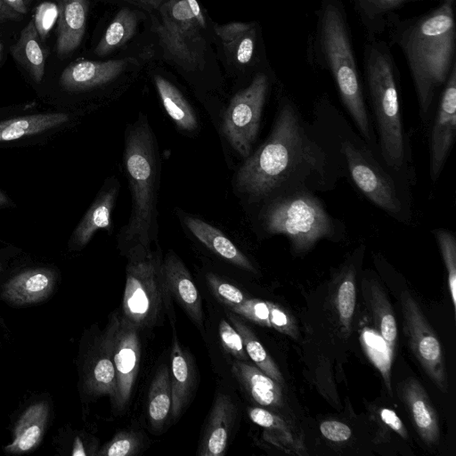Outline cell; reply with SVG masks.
I'll return each instance as SVG.
<instances>
[{
  "label": "cell",
  "instance_id": "6da1fadb",
  "mask_svg": "<svg viewBox=\"0 0 456 456\" xmlns=\"http://www.w3.org/2000/svg\"><path fill=\"white\" fill-rule=\"evenodd\" d=\"M455 0H440L430 11L403 19H388L386 34L407 62L419 108L426 113L456 65Z\"/></svg>",
  "mask_w": 456,
  "mask_h": 456
},
{
  "label": "cell",
  "instance_id": "7a4b0ae2",
  "mask_svg": "<svg viewBox=\"0 0 456 456\" xmlns=\"http://www.w3.org/2000/svg\"><path fill=\"white\" fill-rule=\"evenodd\" d=\"M305 61L313 69L330 75L343 104L369 140L370 124L344 0H319L306 40Z\"/></svg>",
  "mask_w": 456,
  "mask_h": 456
},
{
  "label": "cell",
  "instance_id": "3957f363",
  "mask_svg": "<svg viewBox=\"0 0 456 456\" xmlns=\"http://www.w3.org/2000/svg\"><path fill=\"white\" fill-rule=\"evenodd\" d=\"M292 102L284 99L267 140L239 169V190L262 198L281 187L301 167L316 163L312 147Z\"/></svg>",
  "mask_w": 456,
  "mask_h": 456
},
{
  "label": "cell",
  "instance_id": "277c9868",
  "mask_svg": "<svg viewBox=\"0 0 456 456\" xmlns=\"http://www.w3.org/2000/svg\"><path fill=\"white\" fill-rule=\"evenodd\" d=\"M123 162L132 199L131 215L119 236L126 253L135 245L151 248L158 239L159 161L154 134L143 115L126 132Z\"/></svg>",
  "mask_w": 456,
  "mask_h": 456
},
{
  "label": "cell",
  "instance_id": "5b68a950",
  "mask_svg": "<svg viewBox=\"0 0 456 456\" xmlns=\"http://www.w3.org/2000/svg\"><path fill=\"white\" fill-rule=\"evenodd\" d=\"M362 64L383 157L391 167L398 170L404 160V140L399 101V69L390 44L381 37H365Z\"/></svg>",
  "mask_w": 456,
  "mask_h": 456
},
{
  "label": "cell",
  "instance_id": "8992f818",
  "mask_svg": "<svg viewBox=\"0 0 456 456\" xmlns=\"http://www.w3.org/2000/svg\"><path fill=\"white\" fill-rule=\"evenodd\" d=\"M126 281L122 317L138 330L155 325L171 307L163 260L151 248L135 245L125 253Z\"/></svg>",
  "mask_w": 456,
  "mask_h": 456
},
{
  "label": "cell",
  "instance_id": "52a82bcc",
  "mask_svg": "<svg viewBox=\"0 0 456 456\" xmlns=\"http://www.w3.org/2000/svg\"><path fill=\"white\" fill-rule=\"evenodd\" d=\"M263 219L268 232L285 235L297 252L308 250L333 232L332 221L321 202L306 192L273 200Z\"/></svg>",
  "mask_w": 456,
  "mask_h": 456
},
{
  "label": "cell",
  "instance_id": "ba28073f",
  "mask_svg": "<svg viewBox=\"0 0 456 456\" xmlns=\"http://www.w3.org/2000/svg\"><path fill=\"white\" fill-rule=\"evenodd\" d=\"M365 312L360 322V339L364 352L379 370L391 394V366L397 341V325L391 305L375 281L364 284Z\"/></svg>",
  "mask_w": 456,
  "mask_h": 456
},
{
  "label": "cell",
  "instance_id": "9c48e42d",
  "mask_svg": "<svg viewBox=\"0 0 456 456\" xmlns=\"http://www.w3.org/2000/svg\"><path fill=\"white\" fill-rule=\"evenodd\" d=\"M154 30L166 55L187 69L200 60L203 27L187 0H167L157 10Z\"/></svg>",
  "mask_w": 456,
  "mask_h": 456
},
{
  "label": "cell",
  "instance_id": "30bf717a",
  "mask_svg": "<svg viewBox=\"0 0 456 456\" xmlns=\"http://www.w3.org/2000/svg\"><path fill=\"white\" fill-rule=\"evenodd\" d=\"M269 86V76L257 72L250 84L232 97L224 115L223 132L242 157L249 155L256 141Z\"/></svg>",
  "mask_w": 456,
  "mask_h": 456
},
{
  "label": "cell",
  "instance_id": "8fae6325",
  "mask_svg": "<svg viewBox=\"0 0 456 456\" xmlns=\"http://www.w3.org/2000/svg\"><path fill=\"white\" fill-rule=\"evenodd\" d=\"M403 330L411 349L433 383L443 392L447 379L441 344L414 298L407 292L401 297Z\"/></svg>",
  "mask_w": 456,
  "mask_h": 456
},
{
  "label": "cell",
  "instance_id": "7c38bea8",
  "mask_svg": "<svg viewBox=\"0 0 456 456\" xmlns=\"http://www.w3.org/2000/svg\"><path fill=\"white\" fill-rule=\"evenodd\" d=\"M343 152L351 177L360 191L383 210L399 213L402 205L390 177L351 142L344 144Z\"/></svg>",
  "mask_w": 456,
  "mask_h": 456
},
{
  "label": "cell",
  "instance_id": "4fadbf2b",
  "mask_svg": "<svg viewBox=\"0 0 456 456\" xmlns=\"http://www.w3.org/2000/svg\"><path fill=\"white\" fill-rule=\"evenodd\" d=\"M120 315L112 314L91 350L85 367V390L93 395H108L113 402L116 394L114 348Z\"/></svg>",
  "mask_w": 456,
  "mask_h": 456
},
{
  "label": "cell",
  "instance_id": "5bb4252c",
  "mask_svg": "<svg viewBox=\"0 0 456 456\" xmlns=\"http://www.w3.org/2000/svg\"><path fill=\"white\" fill-rule=\"evenodd\" d=\"M138 330L120 316L114 348L116 394L112 403L117 410H122L127 404L138 374L141 358Z\"/></svg>",
  "mask_w": 456,
  "mask_h": 456
},
{
  "label": "cell",
  "instance_id": "9a60e30c",
  "mask_svg": "<svg viewBox=\"0 0 456 456\" xmlns=\"http://www.w3.org/2000/svg\"><path fill=\"white\" fill-rule=\"evenodd\" d=\"M442 89L430 137V175L433 181L440 175L456 134V65Z\"/></svg>",
  "mask_w": 456,
  "mask_h": 456
},
{
  "label": "cell",
  "instance_id": "2e32d148",
  "mask_svg": "<svg viewBox=\"0 0 456 456\" xmlns=\"http://www.w3.org/2000/svg\"><path fill=\"white\" fill-rule=\"evenodd\" d=\"M132 61L130 58L106 61H77L65 68L60 82L68 91H81L102 86L120 75Z\"/></svg>",
  "mask_w": 456,
  "mask_h": 456
},
{
  "label": "cell",
  "instance_id": "e0dca14e",
  "mask_svg": "<svg viewBox=\"0 0 456 456\" xmlns=\"http://www.w3.org/2000/svg\"><path fill=\"white\" fill-rule=\"evenodd\" d=\"M163 271L171 296L179 302L192 321L202 328L204 314L201 297L182 260L175 253H168L163 259Z\"/></svg>",
  "mask_w": 456,
  "mask_h": 456
},
{
  "label": "cell",
  "instance_id": "ac0fdd59",
  "mask_svg": "<svg viewBox=\"0 0 456 456\" xmlns=\"http://www.w3.org/2000/svg\"><path fill=\"white\" fill-rule=\"evenodd\" d=\"M235 413V406L230 396L219 394L213 404L208 422L200 441L199 455H224Z\"/></svg>",
  "mask_w": 456,
  "mask_h": 456
},
{
  "label": "cell",
  "instance_id": "d6986e66",
  "mask_svg": "<svg viewBox=\"0 0 456 456\" xmlns=\"http://www.w3.org/2000/svg\"><path fill=\"white\" fill-rule=\"evenodd\" d=\"M55 274L49 269L24 271L13 276L4 286L3 297L15 305H28L45 299L53 291Z\"/></svg>",
  "mask_w": 456,
  "mask_h": 456
},
{
  "label": "cell",
  "instance_id": "ffe728a7",
  "mask_svg": "<svg viewBox=\"0 0 456 456\" xmlns=\"http://www.w3.org/2000/svg\"><path fill=\"white\" fill-rule=\"evenodd\" d=\"M401 395L422 440L429 445L437 444V416L421 384L414 379L405 380L401 386Z\"/></svg>",
  "mask_w": 456,
  "mask_h": 456
},
{
  "label": "cell",
  "instance_id": "44dd1931",
  "mask_svg": "<svg viewBox=\"0 0 456 456\" xmlns=\"http://www.w3.org/2000/svg\"><path fill=\"white\" fill-rule=\"evenodd\" d=\"M56 53L66 56L80 45L86 26L87 0H59Z\"/></svg>",
  "mask_w": 456,
  "mask_h": 456
},
{
  "label": "cell",
  "instance_id": "7402d4cb",
  "mask_svg": "<svg viewBox=\"0 0 456 456\" xmlns=\"http://www.w3.org/2000/svg\"><path fill=\"white\" fill-rule=\"evenodd\" d=\"M119 185L114 181L102 190L73 233V242L79 248L86 246L99 229L110 230L111 212Z\"/></svg>",
  "mask_w": 456,
  "mask_h": 456
},
{
  "label": "cell",
  "instance_id": "603a6c76",
  "mask_svg": "<svg viewBox=\"0 0 456 456\" xmlns=\"http://www.w3.org/2000/svg\"><path fill=\"white\" fill-rule=\"evenodd\" d=\"M214 30L237 63L248 65L255 61L259 37L256 22L216 24Z\"/></svg>",
  "mask_w": 456,
  "mask_h": 456
},
{
  "label": "cell",
  "instance_id": "cb8c5ba5",
  "mask_svg": "<svg viewBox=\"0 0 456 456\" xmlns=\"http://www.w3.org/2000/svg\"><path fill=\"white\" fill-rule=\"evenodd\" d=\"M232 372L252 399L262 406L278 407L282 404L281 386L258 367L235 361Z\"/></svg>",
  "mask_w": 456,
  "mask_h": 456
},
{
  "label": "cell",
  "instance_id": "d4e9b609",
  "mask_svg": "<svg viewBox=\"0 0 456 456\" xmlns=\"http://www.w3.org/2000/svg\"><path fill=\"white\" fill-rule=\"evenodd\" d=\"M440 0H351L353 8L365 31V37H381L388 19L405 5Z\"/></svg>",
  "mask_w": 456,
  "mask_h": 456
},
{
  "label": "cell",
  "instance_id": "484cf974",
  "mask_svg": "<svg viewBox=\"0 0 456 456\" xmlns=\"http://www.w3.org/2000/svg\"><path fill=\"white\" fill-rule=\"evenodd\" d=\"M184 223L190 232L211 251L240 268L256 272L248 258L220 230L197 217L187 216Z\"/></svg>",
  "mask_w": 456,
  "mask_h": 456
},
{
  "label": "cell",
  "instance_id": "4316f807",
  "mask_svg": "<svg viewBox=\"0 0 456 456\" xmlns=\"http://www.w3.org/2000/svg\"><path fill=\"white\" fill-rule=\"evenodd\" d=\"M49 414L48 404L38 402L30 405L19 419L14 429V437L4 447L8 453H24L40 443Z\"/></svg>",
  "mask_w": 456,
  "mask_h": 456
},
{
  "label": "cell",
  "instance_id": "83f0119b",
  "mask_svg": "<svg viewBox=\"0 0 456 456\" xmlns=\"http://www.w3.org/2000/svg\"><path fill=\"white\" fill-rule=\"evenodd\" d=\"M171 388L172 405L170 413L177 417L188 402L192 387L191 362L188 354L179 344L176 336L173 337L171 349Z\"/></svg>",
  "mask_w": 456,
  "mask_h": 456
},
{
  "label": "cell",
  "instance_id": "f1b7e54d",
  "mask_svg": "<svg viewBox=\"0 0 456 456\" xmlns=\"http://www.w3.org/2000/svg\"><path fill=\"white\" fill-rule=\"evenodd\" d=\"M40 40L34 21L31 20L23 28L11 50L13 59L37 83L42 81L45 67V56Z\"/></svg>",
  "mask_w": 456,
  "mask_h": 456
},
{
  "label": "cell",
  "instance_id": "f546056e",
  "mask_svg": "<svg viewBox=\"0 0 456 456\" xmlns=\"http://www.w3.org/2000/svg\"><path fill=\"white\" fill-rule=\"evenodd\" d=\"M154 82L162 104L176 126L186 132L195 130L197 116L178 88L161 76H155Z\"/></svg>",
  "mask_w": 456,
  "mask_h": 456
},
{
  "label": "cell",
  "instance_id": "4dcf8cb0",
  "mask_svg": "<svg viewBox=\"0 0 456 456\" xmlns=\"http://www.w3.org/2000/svg\"><path fill=\"white\" fill-rule=\"evenodd\" d=\"M69 120L65 113L36 114L0 122V142L17 140L56 127Z\"/></svg>",
  "mask_w": 456,
  "mask_h": 456
},
{
  "label": "cell",
  "instance_id": "1f68e13d",
  "mask_svg": "<svg viewBox=\"0 0 456 456\" xmlns=\"http://www.w3.org/2000/svg\"><path fill=\"white\" fill-rule=\"evenodd\" d=\"M172 405L170 371L166 365L159 367L149 389L148 415L153 428L164 425Z\"/></svg>",
  "mask_w": 456,
  "mask_h": 456
},
{
  "label": "cell",
  "instance_id": "d6a6232c",
  "mask_svg": "<svg viewBox=\"0 0 456 456\" xmlns=\"http://www.w3.org/2000/svg\"><path fill=\"white\" fill-rule=\"evenodd\" d=\"M227 317L232 325L239 332L242 338L244 349L249 358L256 366L270 378L274 379L280 385L284 383L283 377L266 350L257 339L254 332L242 321L237 318L232 313L227 314Z\"/></svg>",
  "mask_w": 456,
  "mask_h": 456
},
{
  "label": "cell",
  "instance_id": "836d02e7",
  "mask_svg": "<svg viewBox=\"0 0 456 456\" xmlns=\"http://www.w3.org/2000/svg\"><path fill=\"white\" fill-rule=\"evenodd\" d=\"M137 16L129 9H121L108 26L94 53L103 56L125 45L134 34Z\"/></svg>",
  "mask_w": 456,
  "mask_h": 456
},
{
  "label": "cell",
  "instance_id": "e575fe53",
  "mask_svg": "<svg viewBox=\"0 0 456 456\" xmlns=\"http://www.w3.org/2000/svg\"><path fill=\"white\" fill-rule=\"evenodd\" d=\"M355 303L354 273L352 269H348L343 273L335 296V306L338 321L346 333H348L351 329Z\"/></svg>",
  "mask_w": 456,
  "mask_h": 456
},
{
  "label": "cell",
  "instance_id": "d590c367",
  "mask_svg": "<svg viewBox=\"0 0 456 456\" xmlns=\"http://www.w3.org/2000/svg\"><path fill=\"white\" fill-rule=\"evenodd\" d=\"M447 271L448 289L452 303L456 307V240L452 232L444 229L434 231Z\"/></svg>",
  "mask_w": 456,
  "mask_h": 456
},
{
  "label": "cell",
  "instance_id": "8d00e7d4",
  "mask_svg": "<svg viewBox=\"0 0 456 456\" xmlns=\"http://www.w3.org/2000/svg\"><path fill=\"white\" fill-rule=\"evenodd\" d=\"M142 438L134 430H122L96 453L100 456H132L139 452Z\"/></svg>",
  "mask_w": 456,
  "mask_h": 456
},
{
  "label": "cell",
  "instance_id": "74e56055",
  "mask_svg": "<svg viewBox=\"0 0 456 456\" xmlns=\"http://www.w3.org/2000/svg\"><path fill=\"white\" fill-rule=\"evenodd\" d=\"M232 313L264 327L271 328L269 301L251 298L241 304L227 306Z\"/></svg>",
  "mask_w": 456,
  "mask_h": 456
},
{
  "label": "cell",
  "instance_id": "f35d334b",
  "mask_svg": "<svg viewBox=\"0 0 456 456\" xmlns=\"http://www.w3.org/2000/svg\"><path fill=\"white\" fill-rule=\"evenodd\" d=\"M207 281L214 295L227 306L240 305L246 299L240 289L213 273L207 274Z\"/></svg>",
  "mask_w": 456,
  "mask_h": 456
},
{
  "label": "cell",
  "instance_id": "ab89813d",
  "mask_svg": "<svg viewBox=\"0 0 456 456\" xmlns=\"http://www.w3.org/2000/svg\"><path fill=\"white\" fill-rule=\"evenodd\" d=\"M219 336L223 346L230 354L240 361H246L248 359L240 335L225 320H222L219 323Z\"/></svg>",
  "mask_w": 456,
  "mask_h": 456
},
{
  "label": "cell",
  "instance_id": "60d3db41",
  "mask_svg": "<svg viewBox=\"0 0 456 456\" xmlns=\"http://www.w3.org/2000/svg\"><path fill=\"white\" fill-rule=\"evenodd\" d=\"M58 5L52 2H43L36 9L34 24L41 40L45 39L58 18Z\"/></svg>",
  "mask_w": 456,
  "mask_h": 456
},
{
  "label": "cell",
  "instance_id": "b9f144b4",
  "mask_svg": "<svg viewBox=\"0 0 456 456\" xmlns=\"http://www.w3.org/2000/svg\"><path fill=\"white\" fill-rule=\"evenodd\" d=\"M269 307L271 328L285 335L297 338V325L289 313L273 302H269Z\"/></svg>",
  "mask_w": 456,
  "mask_h": 456
},
{
  "label": "cell",
  "instance_id": "7bdbcfd3",
  "mask_svg": "<svg viewBox=\"0 0 456 456\" xmlns=\"http://www.w3.org/2000/svg\"><path fill=\"white\" fill-rule=\"evenodd\" d=\"M320 431L326 439L341 443L351 437V428L345 423L338 420H325L320 424Z\"/></svg>",
  "mask_w": 456,
  "mask_h": 456
},
{
  "label": "cell",
  "instance_id": "ee69618b",
  "mask_svg": "<svg viewBox=\"0 0 456 456\" xmlns=\"http://www.w3.org/2000/svg\"><path fill=\"white\" fill-rule=\"evenodd\" d=\"M379 416L381 420L387 426L399 434L403 438H407V431L403 426V423L393 410L383 408L379 411Z\"/></svg>",
  "mask_w": 456,
  "mask_h": 456
},
{
  "label": "cell",
  "instance_id": "f6af8a7d",
  "mask_svg": "<svg viewBox=\"0 0 456 456\" xmlns=\"http://www.w3.org/2000/svg\"><path fill=\"white\" fill-rule=\"evenodd\" d=\"M148 11L157 10L167 0H125Z\"/></svg>",
  "mask_w": 456,
  "mask_h": 456
},
{
  "label": "cell",
  "instance_id": "bcb514c9",
  "mask_svg": "<svg viewBox=\"0 0 456 456\" xmlns=\"http://www.w3.org/2000/svg\"><path fill=\"white\" fill-rule=\"evenodd\" d=\"M20 14L0 0V24L5 20L15 19Z\"/></svg>",
  "mask_w": 456,
  "mask_h": 456
},
{
  "label": "cell",
  "instance_id": "7dc6e473",
  "mask_svg": "<svg viewBox=\"0 0 456 456\" xmlns=\"http://www.w3.org/2000/svg\"><path fill=\"white\" fill-rule=\"evenodd\" d=\"M188 4L194 14V16L197 18V20L200 21V23L205 27L206 21L203 15V12L200 10V4L197 0H187Z\"/></svg>",
  "mask_w": 456,
  "mask_h": 456
},
{
  "label": "cell",
  "instance_id": "c3c4849f",
  "mask_svg": "<svg viewBox=\"0 0 456 456\" xmlns=\"http://www.w3.org/2000/svg\"><path fill=\"white\" fill-rule=\"evenodd\" d=\"M9 7L14 10L19 14H25L27 7L25 0H3Z\"/></svg>",
  "mask_w": 456,
  "mask_h": 456
},
{
  "label": "cell",
  "instance_id": "681fc988",
  "mask_svg": "<svg viewBox=\"0 0 456 456\" xmlns=\"http://www.w3.org/2000/svg\"><path fill=\"white\" fill-rule=\"evenodd\" d=\"M73 456H79V455H86V452H85L83 443L81 439L77 436L75 439L74 445H73V451L71 452Z\"/></svg>",
  "mask_w": 456,
  "mask_h": 456
},
{
  "label": "cell",
  "instance_id": "f907efd6",
  "mask_svg": "<svg viewBox=\"0 0 456 456\" xmlns=\"http://www.w3.org/2000/svg\"><path fill=\"white\" fill-rule=\"evenodd\" d=\"M8 199L6 196L0 191V206L7 205Z\"/></svg>",
  "mask_w": 456,
  "mask_h": 456
},
{
  "label": "cell",
  "instance_id": "816d5d0a",
  "mask_svg": "<svg viewBox=\"0 0 456 456\" xmlns=\"http://www.w3.org/2000/svg\"><path fill=\"white\" fill-rule=\"evenodd\" d=\"M1 53H2V45L0 44V55H1Z\"/></svg>",
  "mask_w": 456,
  "mask_h": 456
}]
</instances>
